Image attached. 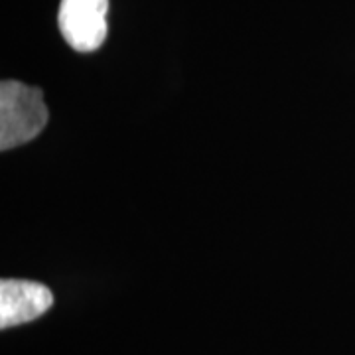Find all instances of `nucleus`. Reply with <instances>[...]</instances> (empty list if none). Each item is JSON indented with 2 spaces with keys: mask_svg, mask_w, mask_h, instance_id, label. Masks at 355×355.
Returning <instances> with one entry per match:
<instances>
[{
  "mask_svg": "<svg viewBox=\"0 0 355 355\" xmlns=\"http://www.w3.org/2000/svg\"><path fill=\"white\" fill-rule=\"evenodd\" d=\"M48 107L44 93L20 81H2L0 85V150H12L34 140L48 125Z\"/></svg>",
  "mask_w": 355,
  "mask_h": 355,
  "instance_id": "obj_1",
  "label": "nucleus"
},
{
  "mask_svg": "<svg viewBox=\"0 0 355 355\" xmlns=\"http://www.w3.org/2000/svg\"><path fill=\"white\" fill-rule=\"evenodd\" d=\"M109 0H62L58 26L64 40L81 53L99 50L107 38Z\"/></svg>",
  "mask_w": 355,
  "mask_h": 355,
  "instance_id": "obj_2",
  "label": "nucleus"
},
{
  "mask_svg": "<svg viewBox=\"0 0 355 355\" xmlns=\"http://www.w3.org/2000/svg\"><path fill=\"white\" fill-rule=\"evenodd\" d=\"M53 304L51 291L34 280H0V328H14L44 316Z\"/></svg>",
  "mask_w": 355,
  "mask_h": 355,
  "instance_id": "obj_3",
  "label": "nucleus"
}]
</instances>
